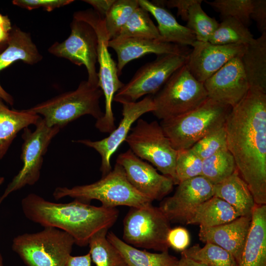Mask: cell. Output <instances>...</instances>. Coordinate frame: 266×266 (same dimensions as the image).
Masks as SVG:
<instances>
[{
  "label": "cell",
  "instance_id": "obj_1",
  "mask_svg": "<svg viewBox=\"0 0 266 266\" xmlns=\"http://www.w3.org/2000/svg\"><path fill=\"white\" fill-rule=\"evenodd\" d=\"M228 149L256 204H266V93L250 88L225 124Z\"/></svg>",
  "mask_w": 266,
  "mask_h": 266
},
{
  "label": "cell",
  "instance_id": "obj_2",
  "mask_svg": "<svg viewBox=\"0 0 266 266\" xmlns=\"http://www.w3.org/2000/svg\"><path fill=\"white\" fill-rule=\"evenodd\" d=\"M21 206L29 220L67 233L79 246L88 245L91 236L100 230L109 229L119 215L116 208L95 206L77 200L68 203H56L34 193L22 200Z\"/></svg>",
  "mask_w": 266,
  "mask_h": 266
},
{
  "label": "cell",
  "instance_id": "obj_3",
  "mask_svg": "<svg viewBox=\"0 0 266 266\" xmlns=\"http://www.w3.org/2000/svg\"><path fill=\"white\" fill-rule=\"evenodd\" d=\"M53 196L56 200L69 197L87 203L96 200L107 208L122 205L143 207L153 201L135 189L128 181L123 167L116 163L113 169L99 180L71 188L58 187Z\"/></svg>",
  "mask_w": 266,
  "mask_h": 266
},
{
  "label": "cell",
  "instance_id": "obj_4",
  "mask_svg": "<svg viewBox=\"0 0 266 266\" xmlns=\"http://www.w3.org/2000/svg\"><path fill=\"white\" fill-rule=\"evenodd\" d=\"M231 109L208 98L194 109L163 120L160 124L174 149H189L207 134L224 126Z\"/></svg>",
  "mask_w": 266,
  "mask_h": 266
},
{
  "label": "cell",
  "instance_id": "obj_5",
  "mask_svg": "<svg viewBox=\"0 0 266 266\" xmlns=\"http://www.w3.org/2000/svg\"><path fill=\"white\" fill-rule=\"evenodd\" d=\"M103 96L99 85L82 81L73 91L67 92L28 109L42 116L50 127L62 129L79 117L89 115L97 120L104 115L100 100Z\"/></svg>",
  "mask_w": 266,
  "mask_h": 266
},
{
  "label": "cell",
  "instance_id": "obj_6",
  "mask_svg": "<svg viewBox=\"0 0 266 266\" xmlns=\"http://www.w3.org/2000/svg\"><path fill=\"white\" fill-rule=\"evenodd\" d=\"M73 18L90 25L97 36L99 85L105 99V111L103 116L96 121L95 126L101 133H110L116 128L112 107L114 97L124 83L119 78L117 64L108 51V43L110 39L106 31L104 22L94 9H91L77 11L73 14Z\"/></svg>",
  "mask_w": 266,
  "mask_h": 266
},
{
  "label": "cell",
  "instance_id": "obj_7",
  "mask_svg": "<svg viewBox=\"0 0 266 266\" xmlns=\"http://www.w3.org/2000/svg\"><path fill=\"white\" fill-rule=\"evenodd\" d=\"M74 244L67 233L46 227L37 233L16 236L12 248L28 266H65Z\"/></svg>",
  "mask_w": 266,
  "mask_h": 266
},
{
  "label": "cell",
  "instance_id": "obj_8",
  "mask_svg": "<svg viewBox=\"0 0 266 266\" xmlns=\"http://www.w3.org/2000/svg\"><path fill=\"white\" fill-rule=\"evenodd\" d=\"M152 98L155 109L152 113L161 120L191 111L208 98L203 83L194 77L186 64L176 70Z\"/></svg>",
  "mask_w": 266,
  "mask_h": 266
},
{
  "label": "cell",
  "instance_id": "obj_9",
  "mask_svg": "<svg viewBox=\"0 0 266 266\" xmlns=\"http://www.w3.org/2000/svg\"><path fill=\"white\" fill-rule=\"evenodd\" d=\"M125 141L130 149L142 160L149 162L164 175L179 184L175 173L177 150L173 148L160 124L156 121L137 120Z\"/></svg>",
  "mask_w": 266,
  "mask_h": 266
},
{
  "label": "cell",
  "instance_id": "obj_10",
  "mask_svg": "<svg viewBox=\"0 0 266 266\" xmlns=\"http://www.w3.org/2000/svg\"><path fill=\"white\" fill-rule=\"evenodd\" d=\"M170 222L159 207L152 203L130 207L123 220V241L136 248L168 251L167 235Z\"/></svg>",
  "mask_w": 266,
  "mask_h": 266
},
{
  "label": "cell",
  "instance_id": "obj_11",
  "mask_svg": "<svg viewBox=\"0 0 266 266\" xmlns=\"http://www.w3.org/2000/svg\"><path fill=\"white\" fill-rule=\"evenodd\" d=\"M35 126L33 131L29 128L23 130L21 154L23 166L0 197V204L11 193L38 181L44 156L52 140L61 130L58 127L48 126L42 118Z\"/></svg>",
  "mask_w": 266,
  "mask_h": 266
},
{
  "label": "cell",
  "instance_id": "obj_12",
  "mask_svg": "<svg viewBox=\"0 0 266 266\" xmlns=\"http://www.w3.org/2000/svg\"><path fill=\"white\" fill-rule=\"evenodd\" d=\"M188 53L158 55L141 66L132 79L116 93L113 101L135 102L144 96L156 94L171 75L186 64Z\"/></svg>",
  "mask_w": 266,
  "mask_h": 266
},
{
  "label": "cell",
  "instance_id": "obj_13",
  "mask_svg": "<svg viewBox=\"0 0 266 266\" xmlns=\"http://www.w3.org/2000/svg\"><path fill=\"white\" fill-rule=\"evenodd\" d=\"M70 28V35L66 40L62 42H55L48 50L50 54L67 59L77 66H84L88 73L87 81L99 85L96 66L98 62L96 33L88 23L74 18Z\"/></svg>",
  "mask_w": 266,
  "mask_h": 266
},
{
  "label": "cell",
  "instance_id": "obj_14",
  "mask_svg": "<svg viewBox=\"0 0 266 266\" xmlns=\"http://www.w3.org/2000/svg\"><path fill=\"white\" fill-rule=\"evenodd\" d=\"M122 119L118 127L109 135L101 140L93 141L90 139H79L73 141L95 149L101 158L100 170L102 177L111 170V157L129 134L132 125L141 116L148 112H152L155 109L153 98L147 96L141 100L135 102L122 104Z\"/></svg>",
  "mask_w": 266,
  "mask_h": 266
},
{
  "label": "cell",
  "instance_id": "obj_15",
  "mask_svg": "<svg viewBox=\"0 0 266 266\" xmlns=\"http://www.w3.org/2000/svg\"><path fill=\"white\" fill-rule=\"evenodd\" d=\"M116 162L123 167L128 181L135 189L152 201L162 199L173 189L174 184L170 178L158 173L130 149L120 154Z\"/></svg>",
  "mask_w": 266,
  "mask_h": 266
},
{
  "label": "cell",
  "instance_id": "obj_16",
  "mask_svg": "<svg viewBox=\"0 0 266 266\" xmlns=\"http://www.w3.org/2000/svg\"><path fill=\"white\" fill-rule=\"evenodd\" d=\"M240 57L229 61L203 83L209 98L233 107L245 96L250 86Z\"/></svg>",
  "mask_w": 266,
  "mask_h": 266
},
{
  "label": "cell",
  "instance_id": "obj_17",
  "mask_svg": "<svg viewBox=\"0 0 266 266\" xmlns=\"http://www.w3.org/2000/svg\"><path fill=\"white\" fill-rule=\"evenodd\" d=\"M214 185L202 175L180 182L171 197L164 199L160 208L170 222L185 223L196 206L214 196Z\"/></svg>",
  "mask_w": 266,
  "mask_h": 266
},
{
  "label": "cell",
  "instance_id": "obj_18",
  "mask_svg": "<svg viewBox=\"0 0 266 266\" xmlns=\"http://www.w3.org/2000/svg\"><path fill=\"white\" fill-rule=\"evenodd\" d=\"M186 65L194 77L203 83L229 61L241 57L246 45H216L196 40Z\"/></svg>",
  "mask_w": 266,
  "mask_h": 266
},
{
  "label": "cell",
  "instance_id": "obj_19",
  "mask_svg": "<svg viewBox=\"0 0 266 266\" xmlns=\"http://www.w3.org/2000/svg\"><path fill=\"white\" fill-rule=\"evenodd\" d=\"M108 47L113 49L116 53L119 76L128 63L147 54H155L158 56L187 53L184 46L148 38H115L108 41Z\"/></svg>",
  "mask_w": 266,
  "mask_h": 266
},
{
  "label": "cell",
  "instance_id": "obj_20",
  "mask_svg": "<svg viewBox=\"0 0 266 266\" xmlns=\"http://www.w3.org/2000/svg\"><path fill=\"white\" fill-rule=\"evenodd\" d=\"M251 217L240 216L213 227L200 226L199 238L204 243L218 245L231 253L239 262L250 229Z\"/></svg>",
  "mask_w": 266,
  "mask_h": 266
},
{
  "label": "cell",
  "instance_id": "obj_21",
  "mask_svg": "<svg viewBox=\"0 0 266 266\" xmlns=\"http://www.w3.org/2000/svg\"><path fill=\"white\" fill-rule=\"evenodd\" d=\"M42 56L33 41L30 33L19 28H12L6 48L0 53V72L13 63L21 61L29 65L40 62ZM0 98L12 105L13 97L0 84Z\"/></svg>",
  "mask_w": 266,
  "mask_h": 266
},
{
  "label": "cell",
  "instance_id": "obj_22",
  "mask_svg": "<svg viewBox=\"0 0 266 266\" xmlns=\"http://www.w3.org/2000/svg\"><path fill=\"white\" fill-rule=\"evenodd\" d=\"M237 266H266V204H256Z\"/></svg>",
  "mask_w": 266,
  "mask_h": 266
},
{
  "label": "cell",
  "instance_id": "obj_23",
  "mask_svg": "<svg viewBox=\"0 0 266 266\" xmlns=\"http://www.w3.org/2000/svg\"><path fill=\"white\" fill-rule=\"evenodd\" d=\"M138 1L139 6L147 10L156 20L161 41L185 46H192L196 40L194 32L180 24L164 6L147 0Z\"/></svg>",
  "mask_w": 266,
  "mask_h": 266
},
{
  "label": "cell",
  "instance_id": "obj_24",
  "mask_svg": "<svg viewBox=\"0 0 266 266\" xmlns=\"http://www.w3.org/2000/svg\"><path fill=\"white\" fill-rule=\"evenodd\" d=\"M214 196L229 203L240 216L251 217L256 205L247 184L237 169L224 180L214 185Z\"/></svg>",
  "mask_w": 266,
  "mask_h": 266
},
{
  "label": "cell",
  "instance_id": "obj_25",
  "mask_svg": "<svg viewBox=\"0 0 266 266\" xmlns=\"http://www.w3.org/2000/svg\"><path fill=\"white\" fill-rule=\"evenodd\" d=\"M41 118L28 109H10L0 98V160L6 154L18 133L30 125H35Z\"/></svg>",
  "mask_w": 266,
  "mask_h": 266
},
{
  "label": "cell",
  "instance_id": "obj_26",
  "mask_svg": "<svg viewBox=\"0 0 266 266\" xmlns=\"http://www.w3.org/2000/svg\"><path fill=\"white\" fill-rule=\"evenodd\" d=\"M239 217V214L229 203L213 196L191 211L184 223L209 228L227 223Z\"/></svg>",
  "mask_w": 266,
  "mask_h": 266
},
{
  "label": "cell",
  "instance_id": "obj_27",
  "mask_svg": "<svg viewBox=\"0 0 266 266\" xmlns=\"http://www.w3.org/2000/svg\"><path fill=\"white\" fill-rule=\"evenodd\" d=\"M240 59L250 88L266 93V32L246 45Z\"/></svg>",
  "mask_w": 266,
  "mask_h": 266
},
{
  "label": "cell",
  "instance_id": "obj_28",
  "mask_svg": "<svg viewBox=\"0 0 266 266\" xmlns=\"http://www.w3.org/2000/svg\"><path fill=\"white\" fill-rule=\"evenodd\" d=\"M107 238L118 250L128 266H175L178 259L168 251L151 253L129 245L112 232Z\"/></svg>",
  "mask_w": 266,
  "mask_h": 266
},
{
  "label": "cell",
  "instance_id": "obj_29",
  "mask_svg": "<svg viewBox=\"0 0 266 266\" xmlns=\"http://www.w3.org/2000/svg\"><path fill=\"white\" fill-rule=\"evenodd\" d=\"M108 229H102L90 238L88 245L91 260L96 266H128L118 250L106 235Z\"/></svg>",
  "mask_w": 266,
  "mask_h": 266
},
{
  "label": "cell",
  "instance_id": "obj_30",
  "mask_svg": "<svg viewBox=\"0 0 266 266\" xmlns=\"http://www.w3.org/2000/svg\"><path fill=\"white\" fill-rule=\"evenodd\" d=\"M254 39L248 27L238 20L229 17L219 23L208 42L216 45H247Z\"/></svg>",
  "mask_w": 266,
  "mask_h": 266
},
{
  "label": "cell",
  "instance_id": "obj_31",
  "mask_svg": "<svg viewBox=\"0 0 266 266\" xmlns=\"http://www.w3.org/2000/svg\"><path fill=\"white\" fill-rule=\"evenodd\" d=\"M149 14L147 10L139 6L131 15L116 38H141L161 40L157 27Z\"/></svg>",
  "mask_w": 266,
  "mask_h": 266
},
{
  "label": "cell",
  "instance_id": "obj_32",
  "mask_svg": "<svg viewBox=\"0 0 266 266\" xmlns=\"http://www.w3.org/2000/svg\"><path fill=\"white\" fill-rule=\"evenodd\" d=\"M201 247L194 245L181 252V255L204 264L206 266H237L233 255L221 247L205 243Z\"/></svg>",
  "mask_w": 266,
  "mask_h": 266
},
{
  "label": "cell",
  "instance_id": "obj_33",
  "mask_svg": "<svg viewBox=\"0 0 266 266\" xmlns=\"http://www.w3.org/2000/svg\"><path fill=\"white\" fill-rule=\"evenodd\" d=\"M236 170L234 159L228 149L202 160L201 175L214 185L224 180Z\"/></svg>",
  "mask_w": 266,
  "mask_h": 266
},
{
  "label": "cell",
  "instance_id": "obj_34",
  "mask_svg": "<svg viewBox=\"0 0 266 266\" xmlns=\"http://www.w3.org/2000/svg\"><path fill=\"white\" fill-rule=\"evenodd\" d=\"M139 6L138 0H115L103 19L110 40L116 38L122 27Z\"/></svg>",
  "mask_w": 266,
  "mask_h": 266
},
{
  "label": "cell",
  "instance_id": "obj_35",
  "mask_svg": "<svg viewBox=\"0 0 266 266\" xmlns=\"http://www.w3.org/2000/svg\"><path fill=\"white\" fill-rule=\"evenodd\" d=\"M198 0L190 8L186 27L193 31L197 41L207 42L219 25L216 20L209 16L203 10Z\"/></svg>",
  "mask_w": 266,
  "mask_h": 266
},
{
  "label": "cell",
  "instance_id": "obj_36",
  "mask_svg": "<svg viewBox=\"0 0 266 266\" xmlns=\"http://www.w3.org/2000/svg\"><path fill=\"white\" fill-rule=\"evenodd\" d=\"M205 2L220 13L222 19L233 18L248 28L253 0H215Z\"/></svg>",
  "mask_w": 266,
  "mask_h": 266
},
{
  "label": "cell",
  "instance_id": "obj_37",
  "mask_svg": "<svg viewBox=\"0 0 266 266\" xmlns=\"http://www.w3.org/2000/svg\"><path fill=\"white\" fill-rule=\"evenodd\" d=\"M202 160L191 148L177 151L175 173L179 183L201 175Z\"/></svg>",
  "mask_w": 266,
  "mask_h": 266
},
{
  "label": "cell",
  "instance_id": "obj_38",
  "mask_svg": "<svg viewBox=\"0 0 266 266\" xmlns=\"http://www.w3.org/2000/svg\"><path fill=\"white\" fill-rule=\"evenodd\" d=\"M191 148L202 160L219 152L228 150L225 125L201 138Z\"/></svg>",
  "mask_w": 266,
  "mask_h": 266
},
{
  "label": "cell",
  "instance_id": "obj_39",
  "mask_svg": "<svg viewBox=\"0 0 266 266\" xmlns=\"http://www.w3.org/2000/svg\"><path fill=\"white\" fill-rule=\"evenodd\" d=\"M73 2V0H14L12 3L29 10L42 8L44 10L50 12Z\"/></svg>",
  "mask_w": 266,
  "mask_h": 266
},
{
  "label": "cell",
  "instance_id": "obj_40",
  "mask_svg": "<svg viewBox=\"0 0 266 266\" xmlns=\"http://www.w3.org/2000/svg\"><path fill=\"white\" fill-rule=\"evenodd\" d=\"M167 241L169 247L182 252L187 249L190 244L189 232L181 227L171 228L167 235Z\"/></svg>",
  "mask_w": 266,
  "mask_h": 266
},
{
  "label": "cell",
  "instance_id": "obj_41",
  "mask_svg": "<svg viewBox=\"0 0 266 266\" xmlns=\"http://www.w3.org/2000/svg\"><path fill=\"white\" fill-rule=\"evenodd\" d=\"M250 19L255 21L261 34L266 32V0H253Z\"/></svg>",
  "mask_w": 266,
  "mask_h": 266
},
{
  "label": "cell",
  "instance_id": "obj_42",
  "mask_svg": "<svg viewBox=\"0 0 266 266\" xmlns=\"http://www.w3.org/2000/svg\"><path fill=\"white\" fill-rule=\"evenodd\" d=\"M198 0H169L157 1L162 3L161 6L166 5L169 8H175L177 10V15L184 21H187L189 10L190 7Z\"/></svg>",
  "mask_w": 266,
  "mask_h": 266
},
{
  "label": "cell",
  "instance_id": "obj_43",
  "mask_svg": "<svg viewBox=\"0 0 266 266\" xmlns=\"http://www.w3.org/2000/svg\"><path fill=\"white\" fill-rule=\"evenodd\" d=\"M115 0H85L86 3L91 5L93 9L104 19Z\"/></svg>",
  "mask_w": 266,
  "mask_h": 266
},
{
  "label": "cell",
  "instance_id": "obj_44",
  "mask_svg": "<svg viewBox=\"0 0 266 266\" xmlns=\"http://www.w3.org/2000/svg\"><path fill=\"white\" fill-rule=\"evenodd\" d=\"M65 266H91L90 255L88 253L82 256H70Z\"/></svg>",
  "mask_w": 266,
  "mask_h": 266
},
{
  "label": "cell",
  "instance_id": "obj_45",
  "mask_svg": "<svg viewBox=\"0 0 266 266\" xmlns=\"http://www.w3.org/2000/svg\"><path fill=\"white\" fill-rule=\"evenodd\" d=\"M175 266H206L203 264L181 255Z\"/></svg>",
  "mask_w": 266,
  "mask_h": 266
},
{
  "label": "cell",
  "instance_id": "obj_46",
  "mask_svg": "<svg viewBox=\"0 0 266 266\" xmlns=\"http://www.w3.org/2000/svg\"><path fill=\"white\" fill-rule=\"evenodd\" d=\"M0 266H3L2 257L0 252Z\"/></svg>",
  "mask_w": 266,
  "mask_h": 266
},
{
  "label": "cell",
  "instance_id": "obj_47",
  "mask_svg": "<svg viewBox=\"0 0 266 266\" xmlns=\"http://www.w3.org/2000/svg\"><path fill=\"white\" fill-rule=\"evenodd\" d=\"M4 181V178L3 177H0V186L2 184Z\"/></svg>",
  "mask_w": 266,
  "mask_h": 266
}]
</instances>
